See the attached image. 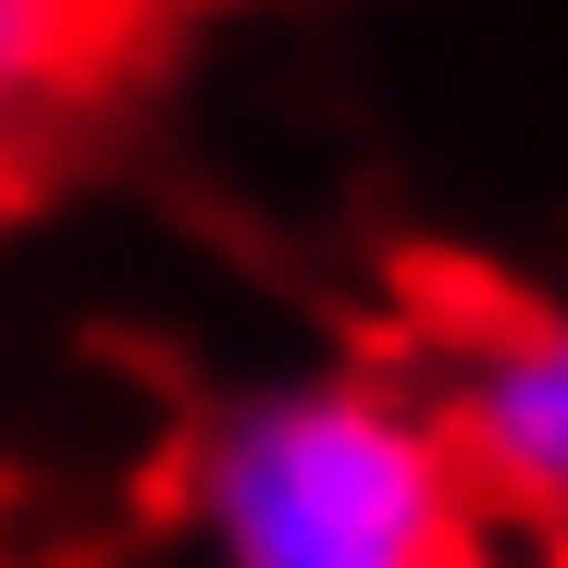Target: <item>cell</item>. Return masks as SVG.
Returning <instances> with one entry per match:
<instances>
[{"instance_id":"cell-1","label":"cell","mask_w":568,"mask_h":568,"mask_svg":"<svg viewBox=\"0 0 568 568\" xmlns=\"http://www.w3.org/2000/svg\"><path fill=\"white\" fill-rule=\"evenodd\" d=\"M185 519L223 568H495V519L420 371H272L185 445Z\"/></svg>"},{"instance_id":"cell-2","label":"cell","mask_w":568,"mask_h":568,"mask_svg":"<svg viewBox=\"0 0 568 568\" xmlns=\"http://www.w3.org/2000/svg\"><path fill=\"white\" fill-rule=\"evenodd\" d=\"M420 396L469 469V495H483V519L568 544V310H531V297L445 310Z\"/></svg>"},{"instance_id":"cell-3","label":"cell","mask_w":568,"mask_h":568,"mask_svg":"<svg viewBox=\"0 0 568 568\" xmlns=\"http://www.w3.org/2000/svg\"><path fill=\"white\" fill-rule=\"evenodd\" d=\"M124 26H136V0H0V149L74 112L100 87V62L124 50Z\"/></svg>"},{"instance_id":"cell-4","label":"cell","mask_w":568,"mask_h":568,"mask_svg":"<svg viewBox=\"0 0 568 568\" xmlns=\"http://www.w3.org/2000/svg\"><path fill=\"white\" fill-rule=\"evenodd\" d=\"M495 568H507V556H495Z\"/></svg>"}]
</instances>
